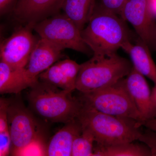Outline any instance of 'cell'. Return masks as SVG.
<instances>
[{"label":"cell","mask_w":156,"mask_h":156,"mask_svg":"<svg viewBox=\"0 0 156 156\" xmlns=\"http://www.w3.org/2000/svg\"><path fill=\"white\" fill-rule=\"evenodd\" d=\"M138 140L145 144L150 149L152 156H156V131L147 128L144 132H142Z\"/></svg>","instance_id":"cell-20"},{"label":"cell","mask_w":156,"mask_h":156,"mask_svg":"<svg viewBox=\"0 0 156 156\" xmlns=\"http://www.w3.org/2000/svg\"><path fill=\"white\" fill-rule=\"evenodd\" d=\"M76 89L81 93L92 92L115 83L127 76L133 65L117 53L95 56L80 64Z\"/></svg>","instance_id":"cell-4"},{"label":"cell","mask_w":156,"mask_h":156,"mask_svg":"<svg viewBox=\"0 0 156 156\" xmlns=\"http://www.w3.org/2000/svg\"><path fill=\"white\" fill-rule=\"evenodd\" d=\"M80 99L83 103L101 112L130 118L142 124L144 122L128 92L125 78L105 88L81 93Z\"/></svg>","instance_id":"cell-5"},{"label":"cell","mask_w":156,"mask_h":156,"mask_svg":"<svg viewBox=\"0 0 156 156\" xmlns=\"http://www.w3.org/2000/svg\"><path fill=\"white\" fill-rule=\"evenodd\" d=\"M120 16L131 24L138 37L150 50H155L156 17L149 0H127Z\"/></svg>","instance_id":"cell-8"},{"label":"cell","mask_w":156,"mask_h":156,"mask_svg":"<svg viewBox=\"0 0 156 156\" xmlns=\"http://www.w3.org/2000/svg\"><path fill=\"white\" fill-rule=\"evenodd\" d=\"M62 51L47 40L39 39L25 67L27 76L33 83L38 80L40 74L62 57Z\"/></svg>","instance_id":"cell-12"},{"label":"cell","mask_w":156,"mask_h":156,"mask_svg":"<svg viewBox=\"0 0 156 156\" xmlns=\"http://www.w3.org/2000/svg\"><path fill=\"white\" fill-rule=\"evenodd\" d=\"M33 26L26 24L14 31L1 43V61L10 66L24 68L39 39L32 32Z\"/></svg>","instance_id":"cell-9"},{"label":"cell","mask_w":156,"mask_h":156,"mask_svg":"<svg viewBox=\"0 0 156 156\" xmlns=\"http://www.w3.org/2000/svg\"><path fill=\"white\" fill-rule=\"evenodd\" d=\"M93 156H152L145 144L134 142L122 143L108 146L95 145Z\"/></svg>","instance_id":"cell-18"},{"label":"cell","mask_w":156,"mask_h":156,"mask_svg":"<svg viewBox=\"0 0 156 156\" xmlns=\"http://www.w3.org/2000/svg\"><path fill=\"white\" fill-rule=\"evenodd\" d=\"M155 50H156V47H155Z\"/></svg>","instance_id":"cell-28"},{"label":"cell","mask_w":156,"mask_h":156,"mask_svg":"<svg viewBox=\"0 0 156 156\" xmlns=\"http://www.w3.org/2000/svg\"><path fill=\"white\" fill-rule=\"evenodd\" d=\"M151 96L154 105L156 107V84H154V86L152 90Z\"/></svg>","instance_id":"cell-26"},{"label":"cell","mask_w":156,"mask_h":156,"mask_svg":"<svg viewBox=\"0 0 156 156\" xmlns=\"http://www.w3.org/2000/svg\"><path fill=\"white\" fill-rule=\"evenodd\" d=\"M11 140L9 131L0 132V156L9 155L11 152Z\"/></svg>","instance_id":"cell-23"},{"label":"cell","mask_w":156,"mask_h":156,"mask_svg":"<svg viewBox=\"0 0 156 156\" xmlns=\"http://www.w3.org/2000/svg\"><path fill=\"white\" fill-rule=\"evenodd\" d=\"M127 0H101V6L107 11L120 15Z\"/></svg>","instance_id":"cell-22"},{"label":"cell","mask_w":156,"mask_h":156,"mask_svg":"<svg viewBox=\"0 0 156 156\" xmlns=\"http://www.w3.org/2000/svg\"><path fill=\"white\" fill-rule=\"evenodd\" d=\"M64 0H18L14 10L15 20L34 26L51 17L61 9Z\"/></svg>","instance_id":"cell-10"},{"label":"cell","mask_w":156,"mask_h":156,"mask_svg":"<svg viewBox=\"0 0 156 156\" xmlns=\"http://www.w3.org/2000/svg\"><path fill=\"white\" fill-rule=\"evenodd\" d=\"M80 66L69 58L58 61L40 74L38 79L62 90L72 92L76 89Z\"/></svg>","instance_id":"cell-13"},{"label":"cell","mask_w":156,"mask_h":156,"mask_svg":"<svg viewBox=\"0 0 156 156\" xmlns=\"http://www.w3.org/2000/svg\"><path fill=\"white\" fill-rule=\"evenodd\" d=\"M125 80L128 92L142 116L144 122L155 119L156 107L153 101L151 91L144 76L133 66Z\"/></svg>","instance_id":"cell-11"},{"label":"cell","mask_w":156,"mask_h":156,"mask_svg":"<svg viewBox=\"0 0 156 156\" xmlns=\"http://www.w3.org/2000/svg\"><path fill=\"white\" fill-rule=\"evenodd\" d=\"M28 95L30 104L36 112L53 122L66 124L77 118L83 103L72 92L38 80Z\"/></svg>","instance_id":"cell-3"},{"label":"cell","mask_w":156,"mask_h":156,"mask_svg":"<svg viewBox=\"0 0 156 156\" xmlns=\"http://www.w3.org/2000/svg\"><path fill=\"white\" fill-rule=\"evenodd\" d=\"M95 144L92 133L83 128L82 133L74 140L72 156H93Z\"/></svg>","instance_id":"cell-19"},{"label":"cell","mask_w":156,"mask_h":156,"mask_svg":"<svg viewBox=\"0 0 156 156\" xmlns=\"http://www.w3.org/2000/svg\"><path fill=\"white\" fill-rule=\"evenodd\" d=\"M143 126L156 132V118L145 121L143 124Z\"/></svg>","instance_id":"cell-25"},{"label":"cell","mask_w":156,"mask_h":156,"mask_svg":"<svg viewBox=\"0 0 156 156\" xmlns=\"http://www.w3.org/2000/svg\"><path fill=\"white\" fill-rule=\"evenodd\" d=\"M77 119L82 127L92 133L98 146L134 142L143 132L141 122L103 113L83 103Z\"/></svg>","instance_id":"cell-1"},{"label":"cell","mask_w":156,"mask_h":156,"mask_svg":"<svg viewBox=\"0 0 156 156\" xmlns=\"http://www.w3.org/2000/svg\"><path fill=\"white\" fill-rule=\"evenodd\" d=\"M9 102L1 98L0 101V132L9 131L8 110Z\"/></svg>","instance_id":"cell-21"},{"label":"cell","mask_w":156,"mask_h":156,"mask_svg":"<svg viewBox=\"0 0 156 156\" xmlns=\"http://www.w3.org/2000/svg\"><path fill=\"white\" fill-rule=\"evenodd\" d=\"M34 83L27 76L25 68L10 66L5 62H0V93L17 94Z\"/></svg>","instance_id":"cell-16"},{"label":"cell","mask_w":156,"mask_h":156,"mask_svg":"<svg viewBox=\"0 0 156 156\" xmlns=\"http://www.w3.org/2000/svg\"><path fill=\"white\" fill-rule=\"evenodd\" d=\"M9 132L13 155L22 156L26 149L40 139L36 123L25 108L18 105H9L8 110Z\"/></svg>","instance_id":"cell-7"},{"label":"cell","mask_w":156,"mask_h":156,"mask_svg":"<svg viewBox=\"0 0 156 156\" xmlns=\"http://www.w3.org/2000/svg\"><path fill=\"white\" fill-rule=\"evenodd\" d=\"M121 48L130 56L133 67L156 84V65L147 45L138 37L134 44L128 41Z\"/></svg>","instance_id":"cell-15"},{"label":"cell","mask_w":156,"mask_h":156,"mask_svg":"<svg viewBox=\"0 0 156 156\" xmlns=\"http://www.w3.org/2000/svg\"><path fill=\"white\" fill-rule=\"evenodd\" d=\"M82 131V125L77 118L66 123L51 138L46 148V155L72 156L74 140Z\"/></svg>","instance_id":"cell-14"},{"label":"cell","mask_w":156,"mask_h":156,"mask_svg":"<svg viewBox=\"0 0 156 156\" xmlns=\"http://www.w3.org/2000/svg\"><path fill=\"white\" fill-rule=\"evenodd\" d=\"M33 28L40 38L62 50L71 49L90 55L93 53L83 40L81 31L64 14L58 13L34 24Z\"/></svg>","instance_id":"cell-6"},{"label":"cell","mask_w":156,"mask_h":156,"mask_svg":"<svg viewBox=\"0 0 156 156\" xmlns=\"http://www.w3.org/2000/svg\"><path fill=\"white\" fill-rule=\"evenodd\" d=\"M151 9L156 17V0H149Z\"/></svg>","instance_id":"cell-27"},{"label":"cell","mask_w":156,"mask_h":156,"mask_svg":"<svg viewBox=\"0 0 156 156\" xmlns=\"http://www.w3.org/2000/svg\"><path fill=\"white\" fill-rule=\"evenodd\" d=\"M14 0H0V13L1 15L6 14L10 10Z\"/></svg>","instance_id":"cell-24"},{"label":"cell","mask_w":156,"mask_h":156,"mask_svg":"<svg viewBox=\"0 0 156 156\" xmlns=\"http://www.w3.org/2000/svg\"><path fill=\"white\" fill-rule=\"evenodd\" d=\"M117 15L101 6L96 8L87 25L81 31L82 38L93 55L117 53L126 42L131 41V32L126 21Z\"/></svg>","instance_id":"cell-2"},{"label":"cell","mask_w":156,"mask_h":156,"mask_svg":"<svg viewBox=\"0 0 156 156\" xmlns=\"http://www.w3.org/2000/svg\"><path fill=\"white\" fill-rule=\"evenodd\" d=\"M95 0H64L61 9L82 31L88 23L95 11Z\"/></svg>","instance_id":"cell-17"}]
</instances>
